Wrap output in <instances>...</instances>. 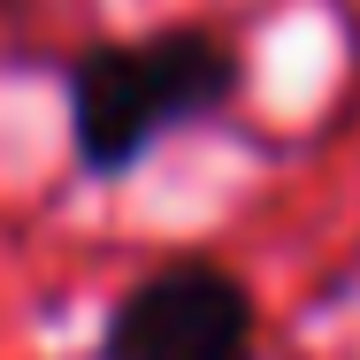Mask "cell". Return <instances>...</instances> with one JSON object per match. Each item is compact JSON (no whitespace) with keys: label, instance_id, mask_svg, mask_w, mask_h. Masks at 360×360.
I'll list each match as a JSON object with an SVG mask.
<instances>
[{"label":"cell","instance_id":"cell-2","mask_svg":"<svg viewBox=\"0 0 360 360\" xmlns=\"http://www.w3.org/2000/svg\"><path fill=\"white\" fill-rule=\"evenodd\" d=\"M100 360H261V299L215 253H169L108 307Z\"/></svg>","mask_w":360,"mask_h":360},{"label":"cell","instance_id":"cell-3","mask_svg":"<svg viewBox=\"0 0 360 360\" xmlns=\"http://www.w3.org/2000/svg\"><path fill=\"white\" fill-rule=\"evenodd\" d=\"M353 276H360V253H353Z\"/></svg>","mask_w":360,"mask_h":360},{"label":"cell","instance_id":"cell-1","mask_svg":"<svg viewBox=\"0 0 360 360\" xmlns=\"http://www.w3.org/2000/svg\"><path fill=\"white\" fill-rule=\"evenodd\" d=\"M245 62L207 23H161L139 39H92L77 46L62 92H70V153L92 184L131 176L146 153L192 123H215L238 100Z\"/></svg>","mask_w":360,"mask_h":360}]
</instances>
